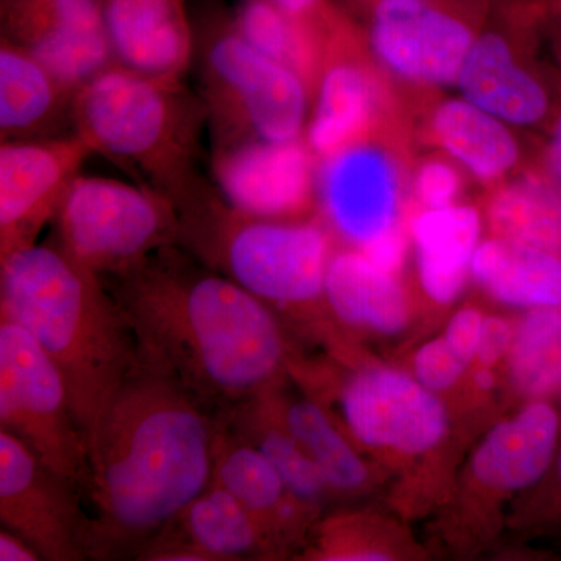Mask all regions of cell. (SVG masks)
<instances>
[{
  "label": "cell",
  "mask_w": 561,
  "mask_h": 561,
  "mask_svg": "<svg viewBox=\"0 0 561 561\" xmlns=\"http://www.w3.org/2000/svg\"><path fill=\"white\" fill-rule=\"evenodd\" d=\"M497 28L479 31L457 79L461 98L515 127L551 121L556 101L546 81L524 65Z\"/></svg>",
  "instance_id": "obj_19"
},
{
  "label": "cell",
  "mask_w": 561,
  "mask_h": 561,
  "mask_svg": "<svg viewBox=\"0 0 561 561\" xmlns=\"http://www.w3.org/2000/svg\"><path fill=\"white\" fill-rule=\"evenodd\" d=\"M463 367V362L454 353L446 339L427 343L416 354V375L420 382L430 390L451 387L459 379Z\"/></svg>",
  "instance_id": "obj_34"
},
{
  "label": "cell",
  "mask_w": 561,
  "mask_h": 561,
  "mask_svg": "<svg viewBox=\"0 0 561 561\" xmlns=\"http://www.w3.org/2000/svg\"><path fill=\"white\" fill-rule=\"evenodd\" d=\"M476 383H478L479 389L489 390L494 383L493 375L486 370L479 371L476 375Z\"/></svg>",
  "instance_id": "obj_40"
},
{
  "label": "cell",
  "mask_w": 561,
  "mask_h": 561,
  "mask_svg": "<svg viewBox=\"0 0 561 561\" xmlns=\"http://www.w3.org/2000/svg\"><path fill=\"white\" fill-rule=\"evenodd\" d=\"M0 523L41 560H90L91 516L83 491L5 430H0Z\"/></svg>",
  "instance_id": "obj_10"
},
{
  "label": "cell",
  "mask_w": 561,
  "mask_h": 561,
  "mask_svg": "<svg viewBox=\"0 0 561 561\" xmlns=\"http://www.w3.org/2000/svg\"><path fill=\"white\" fill-rule=\"evenodd\" d=\"M317 160V205L342 238L364 247L398 227L404 172L378 133Z\"/></svg>",
  "instance_id": "obj_12"
},
{
  "label": "cell",
  "mask_w": 561,
  "mask_h": 561,
  "mask_svg": "<svg viewBox=\"0 0 561 561\" xmlns=\"http://www.w3.org/2000/svg\"><path fill=\"white\" fill-rule=\"evenodd\" d=\"M50 241L101 278L179 245L175 205L147 184L80 173L51 221Z\"/></svg>",
  "instance_id": "obj_7"
},
{
  "label": "cell",
  "mask_w": 561,
  "mask_h": 561,
  "mask_svg": "<svg viewBox=\"0 0 561 561\" xmlns=\"http://www.w3.org/2000/svg\"><path fill=\"white\" fill-rule=\"evenodd\" d=\"M481 313L471 311H461L449 323L448 332H446V342L459 356L465 365L468 364L478 351L479 339L482 331Z\"/></svg>",
  "instance_id": "obj_35"
},
{
  "label": "cell",
  "mask_w": 561,
  "mask_h": 561,
  "mask_svg": "<svg viewBox=\"0 0 561 561\" xmlns=\"http://www.w3.org/2000/svg\"><path fill=\"white\" fill-rule=\"evenodd\" d=\"M273 2L324 41L354 24L334 0H273Z\"/></svg>",
  "instance_id": "obj_33"
},
{
  "label": "cell",
  "mask_w": 561,
  "mask_h": 561,
  "mask_svg": "<svg viewBox=\"0 0 561 561\" xmlns=\"http://www.w3.org/2000/svg\"><path fill=\"white\" fill-rule=\"evenodd\" d=\"M0 430L84 489L87 440L54 360L20 324L0 319Z\"/></svg>",
  "instance_id": "obj_8"
},
{
  "label": "cell",
  "mask_w": 561,
  "mask_h": 561,
  "mask_svg": "<svg viewBox=\"0 0 561 561\" xmlns=\"http://www.w3.org/2000/svg\"><path fill=\"white\" fill-rule=\"evenodd\" d=\"M362 41L356 24L328 39L305 131L317 158L378 130L381 87L360 55Z\"/></svg>",
  "instance_id": "obj_16"
},
{
  "label": "cell",
  "mask_w": 561,
  "mask_h": 561,
  "mask_svg": "<svg viewBox=\"0 0 561 561\" xmlns=\"http://www.w3.org/2000/svg\"><path fill=\"white\" fill-rule=\"evenodd\" d=\"M39 553L24 538L13 530L2 527L0 530V561H36Z\"/></svg>",
  "instance_id": "obj_39"
},
{
  "label": "cell",
  "mask_w": 561,
  "mask_h": 561,
  "mask_svg": "<svg viewBox=\"0 0 561 561\" xmlns=\"http://www.w3.org/2000/svg\"><path fill=\"white\" fill-rule=\"evenodd\" d=\"M92 154L76 133L0 142V260L35 245Z\"/></svg>",
  "instance_id": "obj_11"
},
{
  "label": "cell",
  "mask_w": 561,
  "mask_h": 561,
  "mask_svg": "<svg viewBox=\"0 0 561 561\" xmlns=\"http://www.w3.org/2000/svg\"><path fill=\"white\" fill-rule=\"evenodd\" d=\"M552 10L561 20V0H552Z\"/></svg>",
  "instance_id": "obj_41"
},
{
  "label": "cell",
  "mask_w": 561,
  "mask_h": 561,
  "mask_svg": "<svg viewBox=\"0 0 561 561\" xmlns=\"http://www.w3.org/2000/svg\"><path fill=\"white\" fill-rule=\"evenodd\" d=\"M217 424V413L138 354L87 437L90 560L135 559L209 485Z\"/></svg>",
  "instance_id": "obj_1"
},
{
  "label": "cell",
  "mask_w": 561,
  "mask_h": 561,
  "mask_svg": "<svg viewBox=\"0 0 561 561\" xmlns=\"http://www.w3.org/2000/svg\"><path fill=\"white\" fill-rule=\"evenodd\" d=\"M194 27L192 66L201 76L198 92L208 106L213 146L305 138L312 106L308 84L254 49L220 5L203 11Z\"/></svg>",
  "instance_id": "obj_6"
},
{
  "label": "cell",
  "mask_w": 561,
  "mask_h": 561,
  "mask_svg": "<svg viewBox=\"0 0 561 561\" xmlns=\"http://www.w3.org/2000/svg\"><path fill=\"white\" fill-rule=\"evenodd\" d=\"M511 373L516 389L541 398L561 383V306L535 308L513 341Z\"/></svg>",
  "instance_id": "obj_30"
},
{
  "label": "cell",
  "mask_w": 561,
  "mask_h": 561,
  "mask_svg": "<svg viewBox=\"0 0 561 561\" xmlns=\"http://www.w3.org/2000/svg\"><path fill=\"white\" fill-rule=\"evenodd\" d=\"M219 415L236 437L271 461L295 496L311 504L330 489L319 467L287 426L286 409L275 391L257 394Z\"/></svg>",
  "instance_id": "obj_25"
},
{
  "label": "cell",
  "mask_w": 561,
  "mask_h": 561,
  "mask_svg": "<svg viewBox=\"0 0 561 561\" xmlns=\"http://www.w3.org/2000/svg\"><path fill=\"white\" fill-rule=\"evenodd\" d=\"M138 354L219 413L273 390L286 343L272 309L179 245L103 278Z\"/></svg>",
  "instance_id": "obj_2"
},
{
  "label": "cell",
  "mask_w": 561,
  "mask_h": 561,
  "mask_svg": "<svg viewBox=\"0 0 561 561\" xmlns=\"http://www.w3.org/2000/svg\"><path fill=\"white\" fill-rule=\"evenodd\" d=\"M208 106L184 77L110 62L77 90L73 133L180 205L210 180L202 169Z\"/></svg>",
  "instance_id": "obj_4"
},
{
  "label": "cell",
  "mask_w": 561,
  "mask_h": 561,
  "mask_svg": "<svg viewBox=\"0 0 561 561\" xmlns=\"http://www.w3.org/2000/svg\"><path fill=\"white\" fill-rule=\"evenodd\" d=\"M421 284L437 302L463 289L479 247L481 216L471 206L427 209L412 224Z\"/></svg>",
  "instance_id": "obj_23"
},
{
  "label": "cell",
  "mask_w": 561,
  "mask_h": 561,
  "mask_svg": "<svg viewBox=\"0 0 561 561\" xmlns=\"http://www.w3.org/2000/svg\"><path fill=\"white\" fill-rule=\"evenodd\" d=\"M476 280L512 306H561V254L496 238L481 243L472 257Z\"/></svg>",
  "instance_id": "obj_26"
},
{
  "label": "cell",
  "mask_w": 561,
  "mask_h": 561,
  "mask_svg": "<svg viewBox=\"0 0 561 561\" xmlns=\"http://www.w3.org/2000/svg\"><path fill=\"white\" fill-rule=\"evenodd\" d=\"M413 192L427 209L454 205L461 190L459 171L443 160L421 162L413 175Z\"/></svg>",
  "instance_id": "obj_32"
},
{
  "label": "cell",
  "mask_w": 561,
  "mask_h": 561,
  "mask_svg": "<svg viewBox=\"0 0 561 561\" xmlns=\"http://www.w3.org/2000/svg\"><path fill=\"white\" fill-rule=\"evenodd\" d=\"M431 133L442 150L483 183L504 179L522 158L508 124L463 98L435 106Z\"/></svg>",
  "instance_id": "obj_24"
},
{
  "label": "cell",
  "mask_w": 561,
  "mask_h": 561,
  "mask_svg": "<svg viewBox=\"0 0 561 561\" xmlns=\"http://www.w3.org/2000/svg\"><path fill=\"white\" fill-rule=\"evenodd\" d=\"M546 173L561 187V99L551 117L548 146L545 153Z\"/></svg>",
  "instance_id": "obj_38"
},
{
  "label": "cell",
  "mask_w": 561,
  "mask_h": 561,
  "mask_svg": "<svg viewBox=\"0 0 561 561\" xmlns=\"http://www.w3.org/2000/svg\"><path fill=\"white\" fill-rule=\"evenodd\" d=\"M0 38L76 88L113 62L101 0H0Z\"/></svg>",
  "instance_id": "obj_14"
},
{
  "label": "cell",
  "mask_w": 561,
  "mask_h": 561,
  "mask_svg": "<svg viewBox=\"0 0 561 561\" xmlns=\"http://www.w3.org/2000/svg\"><path fill=\"white\" fill-rule=\"evenodd\" d=\"M217 419L210 481L219 483L241 502L275 552L280 534L298 518L300 505L297 504L308 502L295 496L271 461L236 437L219 413Z\"/></svg>",
  "instance_id": "obj_21"
},
{
  "label": "cell",
  "mask_w": 561,
  "mask_h": 561,
  "mask_svg": "<svg viewBox=\"0 0 561 561\" xmlns=\"http://www.w3.org/2000/svg\"><path fill=\"white\" fill-rule=\"evenodd\" d=\"M489 219L497 238L561 254V187L548 173H527L501 186Z\"/></svg>",
  "instance_id": "obj_28"
},
{
  "label": "cell",
  "mask_w": 561,
  "mask_h": 561,
  "mask_svg": "<svg viewBox=\"0 0 561 561\" xmlns=\"http://www.w3.org/2000/svg\"><path fill=\"white\" fill-rule=\"evenodd\" d=\"M559 478H560V483H561V451H560V456H559Z\"/></svg>",
  "instance_id": "obj_42"
},
{
  "label": "cell",
  "mask_w": 561,
  "mask_h": 561,
  "mask_svg": "<svg viewBox=\"0 0 561 561\" xmlns=\"http://www.w3.org/2000/svg\"><path fill=\"white\" fill-rule=\"evenodd\" d=\"M0 319L46 351L87 440L138 360L135 335L105 280L50 239L0 260Z\"/></svg>",
  "instance_id": "obj_3"
},
{
  "label": "cell",
  "mask_w": 561,
  "mask_h": 561,
  "mask_svg": "<svg viewBox=\"0 0 561 561\" xmlns=\"http://www.w3.org/2000/svg\"><path fill=\"white\" fill-rule=\"evenodd\" d=\"M113 61L162 77H184L194 65V16L186 0H101Z\"/></svg>",
  "instance_id": "obj_18"
},
{
  "label": "cell",
  "mask_w": 561,
  "mask_h": 561,
  "mask_svg": "<svg viewBox=\"0 0 561 561\" xmlns=\"http://www.w3.org/2000/svg\"><path fill=\"white\" fill-rule=\"evenodd\" d=\"M342 409L354 437L376 448L423 453L446 431L442 402L402 373H357L342 391Z\"/></svg>",
  "instance_id": "obj_15"
},
{
  "label": "cell",
  "mask_w": 561,
  "mask_h": 561,
  "mask_svg": "<svg viewBox=\"0 0 561 561\" xmlns=\"http://www.w3.org/2000/svg\"><path fill=\"white\" fill-rule=\"evenodd\" d=\"M176 213L180 249L268 308L328 301L331 242L319 221L251 216L230 205L214 181Z\"/></svg>",
  "instance_id": "obj_5"
},
{
  "label": "cell",
  "mask_w": 561,
  "mask_h": 561,
  "mask_svg": "<svg viewBox=\"0 0 561 561\" xmlns=\"http://www.w3.org/2000/svg\"><path fill=\"white\" fill-rule=\"evenodd\" d=\"M327 298L332 312L345 323L381 332H398L408 323V301L400 283L364 253L332 254Z\"/></svg>",
  "instance_id": "obj_27"
},
{
  "label": "cell",
  "mask_w": 561,
  "mask_h": 561,
  "mask_svg": "<svg viewBox=\"0 0 561 561\" xmlns=\"http://www.w3.org/2000/svg\"><path fill=\"white\" fill-rule=\"evenodd\" d=\"M317 160L305 138L213 146L210 179L234 208L265 219H301L317 203Z\"/></svg>",
  "instance_id": "obj_13"
},
{
  "label": "cell",
  "mask_w": 561,
  "mask_h": 561,
  "mask_svg": "<svg viewBox=\"0 0 561 561\" xmlns=\"http://www.w3.org/2000/svg\"><path fill=\"white\" fill-rule=\"evenodd\" d=\"M557 438L559 415L551 405L535 402L491 432L476 453L472 470L493 489H524L548 470Z\"/></svg>",
  "instance_id": "obj_22"
},
{
  "label": "cell",
  "mask_w": 561,
  "mask_h": 561,
  "mask_svg": "<svg viewBox=\"0 0 561 561\" xmlns=\"http://www.w3.org/2000/svg\"><path fill=\"white\" fill-rule=\"evenodd\" d=\"M362 253L382 271L394 273L400 271L405 256V238L400 227L383 232L375 241L362 247Z\"/></svg>",
  "instance_id": "obj_36"
},
{
  "label": "cell",
  "mask_w": 561,
  "mask_h": 561,
  "mask_svg": "<svg viewBox=\"0 0 561 561\" xmlns=\"http://www.w3.org/2000/svg\"><path fill=\"white\" fill-rule=\"evenodd\" d=\"M77 90L27 50L0 38V142L72 135Z\"/></svg>",
  "instance_id": "obj_20"
},
{
  "label": "cell",
  "mask_w": 561,
  "mask_h": 561,
  "mask_svg": "<svg viewBox=\"0 0 561 561\" xmlns=\"http://www.w3.org/2000/svg\"><path fill=\"white\" fill-rule=\"evenodd\" d=\"M511 343V327L501 319H489L483 321L481 339H479V360L485 365H493L501 359L502 354Z\"/></svg>",
  "instance_id": "obj_37"
},
{
  "label": "cell",
  "mask_w": 561,
  "mask_h": 561,
  "mask_svg": "<svg viewBox=\"0 0 561 561\" xmlns=\"http://www.w3.org/2000/svg\"><path fill=\"white\" fill-rule=\"evenodd\" d=\"M287 426L313 463L319 467L330 489L354 491L367 479V468L346 443L327 413L305 401L286 409Z\"/></svg>",
  "instance_id": "obj_31"
},
{
  "label": "cell",
  "mask_w": 561,
  "mask_h": 561,
  "mask_svg": "<svg viewBox=\"0 0 561 561\" xmlns=\"http://www.w3.org/2000/svg\"><path fill=\"white\" fill-rule=\"evenodd\" d=\"M365 41L383 68L421 87H451L479 33L483 0H359Z\"/></svg>",
  "instance_id": "obj_9"
},
{
  "label": "cell",
  "mask_w": 561,
  "mask_h": 561,
  "mask_svg": "<svg viewBox=\"0 0 561 561\" xmlns=\"http://www.w3.org/2000/svg\"><path fill=\"white\" fill-rule=\"evenodd\" d=\"M232 20L254 49L297 73L312 94L323 65L327 41L273 0H239L232 10Z\"/></svg>",
  "instance_id": "obj_29"
},
{
  "label": "cell",
  "mask_w": 561,
  "mask_h": 561,
  "mask_svg": "<svg viewBox=\"0 0 561 561\" xmlns=\"http://www.w3.org/2000/svg\"><path fill=\"white\" fill-rule=\"evenodd\" d=\"M241 502L219 485L194 497L136 553L144 561H242L272 556Z\"/></svg>",
  "instance_id": "obj_17"
}]
</instances>
